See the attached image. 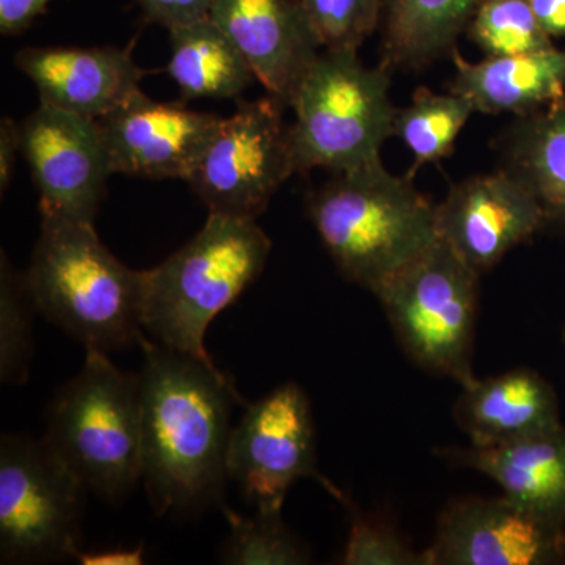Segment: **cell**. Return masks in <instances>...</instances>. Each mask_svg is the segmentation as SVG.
Segmentation results:
<instances>
[{"instance_id":"30bf717a","label":"cell","mask_w":565,"mask_h":565,"mask_svg":"<svg viewBox=\"0 0 565 565\" xmlns=\"http://www.w3.org/2000/svg\"><path fill=\"white\" fill-rule=\"evenodd\" d=\"M310 399L297 384L277 386L245 414L230 437L226 470L258 511H282L299 479L321 482L338 500L343 493L318 470Z\"/></svg>"},{"instance_id":"2e32d148","label":"cell","mask_w":565,"mask_h":565,"mask_svg":"<svg viewBox=\"0 0 565 565\" xmlns=\"http://www.w3.org/2000/svg\"><path fill=\"white\" fill-rule=\"evenodd\" d=\"M14 66L35 84L43 106L99 120L140 96L148 71L131 52L104 47H25Z\"/></svg>"},{"instance_id":"cb8c5ba5","label":"cell","mask_w":565,"mask_h":565,"mask_svg":"<svg viewBox=\"0 0 565 565\" xmlns=\"http://www.w3.org/2000/svg\"><path fill=\"white\" fill-rule=\"evenodd\" d=\"M230 534L221 559L233 565H302L310 563L307 550L289 531L281 511H258L243 516L222 504Z\"/></svg>"},{"instance_id":"52a82bcc","label":"cell","mask_w":565,"mask_h":565,"mask_svg":"<svg viewBox=\"0 0 565 565\" xmlns=\"http://www.w3.org/2000/svg\"><path fill=\"white\" fill-rule=\"evenodd\" d=\"M481 274L440 239L373 292L407 355L460 386L473 381Z\"/></svg>"},{"instance_id":"f546056e","label":"cell","mask_w":565,"mask_h":565,"mask_svg":"<svg viewBox=\"0 0 565 565\" xmlns=\"http://www.w3.org/2000/svg\"><path fill=\"white\" fill-rule=\"evenodd\" d=\"M51 0H0V32L20 35L44 13Z\"/></svg>"},{"instance_id":"44dd1931","label":"cell","mask_w":565,"mask_h":565,"mask_svg":"<svg viewBox=\"0 0 565 565\" xmlns=\"http://www.w3.org/2000/svg\"><path fill=\"white\" fill-rule=\"evenodd\" d=\"M500 167L525 184L548 225L565 226V99L515 118L494 140Z\"/></svg>"},{"instance_id":"1f68e13d","label":"cell","mask_w":565,"mask_h":565,"mask_svg":"<svg viewBox=\"0 0 565 565\" xmlns=\"http://www.w3.org/2000/svg\"><path fill=\"white\" fill-rule=\"evenodd\" d=\"M143 545L118 546V548L96 550V552H82L77 550L73 559L82 565H140L143 564Z\"/></svg>"},{"instance_id":"5b68a950","label":"cell","mask_w":565,"mask_h":565,"mask_svg":"<svg viewBox=\"0 0 565 565\" xmlns=\"http://www.w3.org/2000/svg\"><path fill=\"white\" fill-rule=\"evenodd\" d=\"M43 440L85 489L120 503L141 481L139 374L125 373L107 352L85 349L76 377L46 412Z\"/></svg>"},{"instance_id":"5bb4252c","label":"cell","mask_w":565,"mask_h":565,"mask_svg":"<svg viewBox=\"0 0 565 565\" xmlns=\"http://www.w3.org/2000/svg\"><path fill=\"white\" fill-rule=\"evenodd\" d=\"M221 121L217 115L152 102L141 93L98 125L111 173L188 182Z\"/></svg>"},{"instance_id":"8fae6325","label":"cell","mask_w":565,"mask_h":565,"mask_svg":"<svg viewBox=\"0 0 565 565\" xmlns=\"http://www.w3.org/2000/svg\"><path fill=\"white\" fill-rule=\"evenodd\" d=\"M21 145L41 221L95 223L114 174L98 120L40 104L21 122Z\"/></svg>"},{"instance_id":"277c9868","label":"cell","mask_w":565,"mask_h":565,"mask_svg":"<svg viewBox=\"0 0 565 565\" xmlns=\"http://www.w3.org/2000/svg\"><path fill=\"white\" fill-rule=\"evenodd\" d=\"M273 243L252 218L210 212L203 228L154 269L145 270L143 330L203 362L207 327L262 275Z\"/></svg>"},{"instance_id":"9a60e30c","label":"cell","mask_w":565,"mask_h":565,"mask_svg":"<svg viewBox=\"0 0 565 565\" xmlns=\"http://www.w3.org/2000/svg\"><path fill=\"white\" fill-rule=\"evenodd\" d=\"M210 18L243 54L267 95L289 107L321 54L300 0H214Z\"/></svg>"},{"instance_id":"d6986e66","label":"cell","mask_w":565,"mask_h":565,"mask_svg":"<svg viewBox=\"0 0 565 565\" xmlns=\"http://www.w3.org/2000/svg\"><path fill=\"white\" fill-rule=\"evenodd\" d=\"M456 73L449 92L467 96L476 114L526 117L565 99V50L468 62L452 54Z\"/></svg>"},{"instance_id":"7c38bea8","label":"cell","mask_w":565,"mask_h":565,"mask_svg":"<svg viewBox=\"0 0 565 565\" xmlns=\"http://www.w3.org/2000/svg\"><path fill=\"white\" fill-rule=\"evenodd\" d=\"M435 225L438 239L482 275L548 223L534 193L498 169L452 185L435 204Z\"/></svg>"},{"instance_id":"4316f807","label":"cell","mask_w":565,"mask_h":565,"mask_svg":"<svg viewBox=\"0 0 565 565\" xmlns=\"http://www.w3.org/2000/svg\"><path fill=\"white\" fill-rule=\"evenodd\" d=\"M323 51H356L384 17V0H300Z\"/></svg>"},{"instance_id":"9c48e42d","label":"cell","mask_w":565,"mask_h":565,"mask_svg":"<svg viewBox=\"0 0 565 565\" xmlns=\"http://www.w3.org/2000/svg\"><path fill=\"white\" fill-rule=\"evenodd\" d=\"M285 104L267 95L222 118L188 182L214 214L256 221L296 174Z\"/></svg>"},{"instance_id":"f1b7e54d","label":"cell","mask_w":565,"mask_h":565,"mask_svg":"<svg viewBox=\"0 0 565 565\" xmlns=\"http://www.w3.org/2000/svg\"><path fill=\"white\" fill-rule=\"evenodd\" d=\"M140 7L145 20L166 29L210 18L214 0H134Z\"/></svg>"},{"instance_id":"ba28073f","label":"cell","mask_w":565,"mask_h":565,"mask_svg":"<svg viewBox=\"0 0 565 565\" xmlns=\"http://www.w3.org/2000/svg\"><path fill=\"white\" fill-rule=\"evenodd\" d=\"M88 490L46 441L7 434L0 444L2 563L73 559Z\"/></svg>"},{"instance_id":"7402d4cb","label":"cell","mask_w":565,"mask_h":565,"mask_svg":"<svg viewBox=\"0 0 565 565\" xmlns=\"http://www.w3.org/2000/svg\"><path fill=\"white\" fill-rule=\"evenodd\" d=\"M169 73L184 102L234 99L256 79L232 40L211 18L170 29Z\"/></svg>"},{"instance_id":"8992f818","label":"cell","mask_w":565,"mask_h":565,"mask_svg":"<svg viewBox=\"0 0 565 565\" xmlns=\"http://www.w3.org/2000/svg\"><path fill=\"white\" fill-rule=\"evenodd\" d=\"M392 74L381 63L364 65L356 51H321L289 104L296 173H341L382 161L397 109Z\"/></svg>"},{"instance_id":"ffe728a7","label":"cell","mask_w":565,"mask_h":565,"mask_svg":"<svg viewBox=\"0 0 565 565\" xmlns=\"http://www.w3.org/2000/svg\"><path fill=\"white\" fill-rule=\"evenodd\" d=\"M484 0H384L381 65L422 71L457 52Z\"/></svg>"},{"instance_id":"d6a6232c","label":"cell","mask_w":565,"mask_h":565,"mask_svg":"<svg viewBox=\"0 0 565 565\" xmlns=\"http://www.w3.org/2000/svg\"><path fill=\"white\" fill-rule=\"evenodd\" d=\"M539 24L550 39L565 36V0H530Z\"/></svg>"},{"instance_id":"83f0119b","label":"cell","mask_w":565,"mask_h":565,"mask_svg":"<svg viewBox=\"0 0 565 565\" xmlns=\"http://www.w3.org/2000/svg\"><path fill=\"white\" fill-rule=\"evenodd\" d=\"M341 563L345 565H429L426 550L416 552L392 526L356 514L349 527Z\"/></svg>"},{"instance_id":"3957f363","label":"cell","mask_w":565,"mask_h":565,"mask_svg":"<svg viewBox=\"0 0 565 565\" xmlns=\"http://www.w3.org/2000/svg\"><path fill=\"white\" fill-rule=\"evenodd\" d=\"M25 277L39 313L85 349L109 352L143 337L145 270L122 264L95 223L41 221Z\"/></svg>"},{"instance_id":"6da1fadb","label":"cell","mask_w":565,"mask_h":565,"mask_svg":"<svg viewBox=\"0 0 565 565\" xmlns=\"http://www.w3.org/2000/svg\"><path fill=\"white\" fill-rule=\"evenodd\" d=\"M141 481L156 514L223 504L230 414L244 404L215 366L141 337Z\"/></svg>"},{"instance_id":"4dcf8cb0","label":"cell","mask_w":565,"mask_h":565,"mask_svg":"<svg viewBox=\"0 0 565 565\" xmlns=\"http://www.w3.org/2000/svg\"><path fill=\"white\" fill-rule=\"evenodd\" d=\"M21 125L13 118L0 121V192L6 193L13 180L18 154L21 152Z\"/></svg>"},{"instance_id":"603a6c76","label":"cell","mask_w":565,"mask_h":565,"mask_svg":"<svg viewBox=\"0 0 565 565\" xmlns=\"http://www.w3.org/2000/svg\"><path fill=\"white\" fill-rule=\"evenodd\" d=\"M476 114L473 103L459 93L416 88L412 103L397 107L393 137L414 154L407 174L412 178L427 163H437L455 152L457 137Z\"/></svg>"},{"instance_id":"4fadbf2b","label":"cell","mask_w":565,"mask_h":565,"mask_svg":"<svg viewBox=\"0 0 565 565\" xmlns=\"http://www.w3.org/2000/svg\"><path fill=\"white\" fill-rule=\"evenodd\" d=\"M429 565H546L565 556V527L509 498H465L445 509Z\"/></svg>"},{"instance_id":"7a4b0ae2","label":"cell","mask_w":565,"mask_h":565,"mask_svg":"<svg viewBox=\"0 0 565 565\" xmlns=\"http://www.w3.org/2000/svg\"><path fill=\"white\" fill-rule=\"evenodd\" d=\"M305 207L338 273L371 292L438 239L435 204L382 161L332 173Z\"/></svg>"},{"instance_id":"d4e9b609","label":"cell","mask_w":565,"mask_h":565,"mask_svg":"<svg viewBox=\"0 0 565 565\" xmlns=\"http://www.w3.org/2000/svg\"><path fill=\"white\" fill-rule=\"evenodd\" d=\"M35 300L25 274L18 273L2 252L0 258V381L3 385L28 382L33 355Z\"/></svg>"},{"instance_id":"e0dca14e","label":"cell","mask_w":565,"mask_h":565,"mask_svg":"<svg viewBox=\"0 0 565 565\" xmlns=\"http://www.w3.org/2000/svg\"><path fill=\"white\" fill-rule=\"evenodd\" d=\"M449 460L492 479L509 500L565 527V429L563 424L511 444L446 452Z\"/></svg>"},{"instance_id":"484cf974","label":"cell","mask_w":565,"mask_h":565,"mask_svg":"<svg viewBox=\"0 0 565 565\" xmlns=\"http://www.w3.org/2000/svg\"><path fill=\"white\" fill-rule=\"evenodd\" d=\"M467 35L486 57L531 54L555 46L539 24L530 0H484Z\"/></svg>"},{"instance_id":"ac0fdd59","label":"cell","mask_w":565,"mask_h":565,"mask_svg":"<svg viewBox=\"0 0 565 565\" xmlns=\"http://www.w3.org/2000/svg\"><path fill=\"white\" fill-rule=\"evenodd\" d=\"M455 418L473 446L511 444L561 426L555 390L523 367L462 385Z\"/></svg>"}]
</instances>
